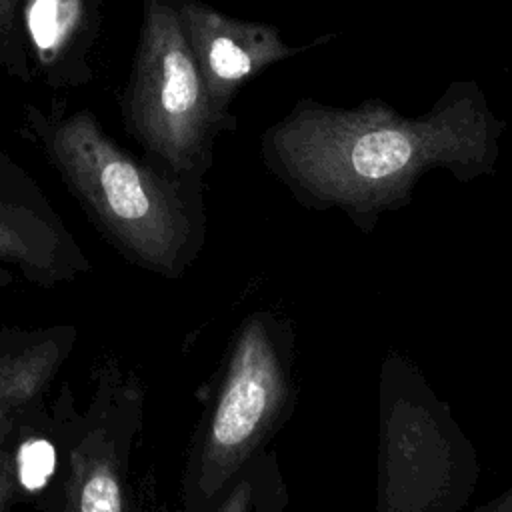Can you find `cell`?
Returning a JSON list of instances; mask_svg holds the SVG:
<instances>
[{
	"label": "cell",
	"mask_w": 512,
	"mask_h": 512,
	"mask_svg": "<svg viewBox=\"0 0 512 512\" xmlns=\"http://www.w3.org/2000/svg\"><path fill=\"white\" fill-rule=\"evenodd\" d=\"M506 132L476 80H452L434 104L406 116L370 96L340 108L300 98L262 130L266 170L308 210H342L362 232L410 204L418 180L446 170L466 184L496 172Z\"/></svg>",
	"instance_id": "6da1fadb"
},
{
	"label": "cell",
	"mask_w": 512,
	"mask_h": 512,
	"mask_svg": "<svg viewBox=\"0 0 512 512\" xmlns=\"http://www.w3.org/2000/svg\"><path fill=\"white\" fill-rule=\"evenodd\" d=\"M22 136L44 154L92 226L128 262L176 280L206 242L204 178L124 148L88 108L22 104Z\"/></svg>",
	"instance_id": "7a4b0ae2"
},
{
	"label": "cell",
	"mask_w": 512,
	"mask_h": 512,
	"mask_svg": "<svg viewBox=\"0 0 512 512\" xmlns=\"http://www.w3.org/2000/svg\"><path fill=\"white\" fill-rule=\"evenodd\" d=\"M292 322L256 310L236 328L182 474V512H210L296 408Z\"/></svg>",
	"instance_id": "3957f363"
},
{
	"label": "cell",
	"mask_w": 512,
	"mask_h": 512,
	"mask_svg": "<svg viewBox=\"0 0 512 512\" xmlns=\"http://www.w3.org/2000/svg\"><path fill=\"white\" fill-rule=\"evenodd\" d=\"M118 108L124 132L146 156L196 178L212 168L218 136L238 126L214 110L172 0H142Z\"/></svg>",
	"instance_id": "277c9868"
},
{
	"label": "cell",
	"mask_w": 512,
	"mask_h": 512,
	"mask_svg": "<svg viewBox=\"0 0 512 512\" xmlns=\"http://www.w3.org/2000/svg\"><path fill=\"white\" fill-rule=\"evenodd\" d=\"M476 484V456L448 406L400 354L380 378L376 512H460Z\"/></svg>",
	"instance_id": "5b68a950"
},
{
	"label": "cell",
	"mask_w": 512,
	"mask_h": 512,
	"mask_svg": "<svg viewBox=\"0 0 512 512\" xmlns=\"http://www.w3.org/2000/svg\"><path fill=\"white\" fill-rule=\"evenodd\" d=\"M144 426V388L106 358L80 412L62 402L52 418L54 476L42 512H136L132 456Z\"/></svg>",
	"instance_id": "8992f818"
},
{
	"label": "cell",
	"mask_w": 512,
	"mask_h": 512,
	"mask_svg": "<svg viewBox=\"0 0 512 512\" xmlns=\"http://www.w3.org/2000/svg\"><path fill=\"white\" fill-rule=\"evenodd\" d=\"M76 336L74 326L14 328L0 346V512L12 510L30 454L48 442V396Z\"/></svg>",
	"instance_id": "52a82bcc"
},
{
	"label": "cell",
	"mask_w": 512,
	"mask_h": 512,
	"mask_svg": "<svg viewBox=\"0 0 512 512\" xmlns=\"http://www.w3.org/2000/svg\"><path fill=\"white\" fill-rule=\"evenodd\" d=\"M92 262L36 178L0 146V286L74 282Z\"/></svg>",
	"instance_id": "ba28073f"
},
{
	"label": "cell",
	"mask_w": 512,
	"mask_h": 512,
	"mask_svg": "<svg viewBox=\"0 0 512 512\" xmlns=\"http://www.w3.org/2000/svg\"><path fill=\"white\" fill-rule=\"evenodd\" d=\"M214 110L236 120L232 102L240 88L274 64L336 38L322 34L300 46L288 44L272 24L224 14L204 0H172Z\"/></svg>",
	"instance_id": "9c48e42d"
},
{
	"label": "cell",
	"mask_w": 512,
	"mask_h": 512,
	"mask_svg": "<svg viewBox=\"0 0 512 512\" xmlns=\"http://www.w3.org/2000/svg\"><path fill=\"white\" fill-rule=\"evenodd\" d=\"M20 26L34 80L52 90L94 80L90 54L102 30V0H24Z\"/></svg>",
	"instance_id": "30bf717a"
},
{
	"label": "cell",
	"mask_w": 512,
	"mask_h": 512,
	"mask_svg": "<svg viewBox=\"0 0 512 512\" xmlns=\"http://www.w3.org/2000/svg\"><path fill=\"white\" fill-rule=\"evenodd\" d=\"M280 492L282 484L276 462L264 454L248 466L210 512H264L272 504H280Z\"/></svg>",
	"instance_id": "8fae6325"
},
{
	"label": "cell",
	"mask_w": 512,
	"mask_h": 512,
	"mask_svg": "<svg viewBox=\"0 0 512 512\" xmlns=\"http://www.w3.org/2000/svg\"><path fill=\"white\" fill-rule=\"evenodd\" d=\"M24 0H0V68L20 82H34L26 54L20 12Z\"/></svg>",
	"instance_id": "7c38bea8"
},
{
	"label": "cell",
	"mask_w": 512,
	"mask_h": 512,
	"mask_svg": "<svg viewBox=\"0 0 512 512\" xmlns=\"http://www.w3.org/2000/svg\"><path fill=\"white\" fill-rule=\"evenodd\" d=\"M472 512H512V486L504 490L500 496H496L494 500L480 504Z\"/></svg>",
	"instance_id": "4fadbf2b"
}]
</instances>
